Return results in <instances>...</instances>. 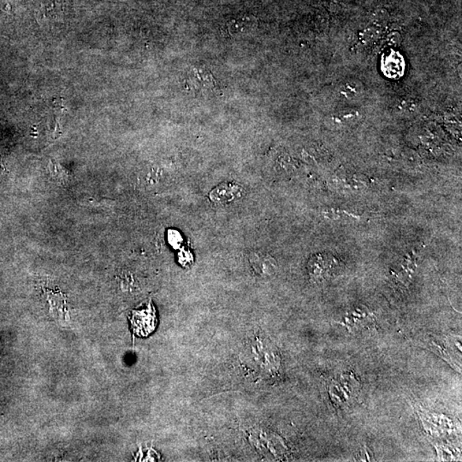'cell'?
<instances>
[{"mask_svg":"<svg viewBox=\"0 0 462 462\" xmlns=\"http://www.w3.org/2000/svg\"><path fill=\"white\" fill-rule=\"evenodd\" d=\"M244 193V189L241 185L234 182H225L212 189L209 197L214 203L226 204L241 198Z\"/></svg>","mask_w":462,"mask_h":462,"instance_id":"obj_2","label":"cell"},{"mask_svg":"<svg viewBox=\"0 0 462 462\" xmlns=\"http://www.w3.org/2000/svg\"><path fill=\"white\" fill-rule=\"evenodd\" d=\"M359 87H358L355 81H349L342 86L340 94L346 99H353L359 94Z\"/></svg>","mask_w":462,"mask_h":462,"instance_id":"obj_5","label":"cell"},{"mask_svg":"<svg viewBox=\"0 0 462 462\" xmlns=\"http://www.w3.org/2000/svg\"><path fill=\"white\" fill-rule=\"evenodd\" d=\"M250 262L257 273L260 275H271L274 273L277 264L273 258L262 253H253L250 255Z\"/></svg>","mask_w":462,"mask_h":462,"instance_id":"obj_4","label":"cell"},{"mask_svg":"<svg viewBox=\"0 0 462 462\" xmlns=\"http://www.w3.org/2000/svg\"><path fill=\"white\" fill-rule=\"evenodd\" d=\"M156 319L154 308L152 305L145 310L134 312L132 319V329L139 337H147L155 330Z\"/></svg>","mask_w":462,"mask_h":462,"instance_id":"obj_1","label":"cell"},{"mask_svg":"<svg viewBox=\"0 0 462 462\" xmlns=\"http://www.w3.org/2000/svg\"><path fill=\"white\" fill-rule=\"evenodd\" d=\"M382 65L383 72L387 77L398 78L404 74L405 63L399 54H390L383 59Z\"/></svg>","mask_w":462,"mask_h":462,"instance_id":"obj_3","label":"cell"}]
</instances>
